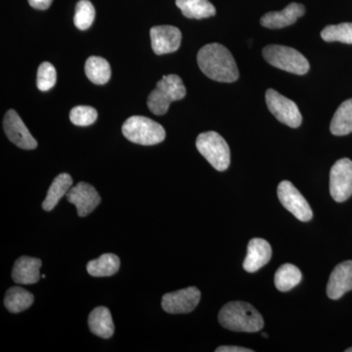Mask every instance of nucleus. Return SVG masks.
<instances>
[{
  "label": "nucleus",
  "instance_id": "14",
  "mask_svg": "<svg viewBox=\"0 0 352 352\" xmlns=\"http://www.w3.org/2000/svg\"><path fill=\"white\" fill-rule=\"evenodd\" d=\"M352 289V261L338 264L327 285V295L331 300H339Z\"/></svg>",
  "mask_w": 352,
  "mask_h": 352
},
{
  "label": "nucleus",
  "instance_id": "31",
  "mask_svg": "<svg viewBox=\"0 0 352 352\" xmlns=\"http://www.w3.org/2000/svg\"><path fill=\"white\" fill-rule=\"evenodd\" d=\"M217 352H254L252 349H245V347L236 346H219L215 349Z\"/></svg>",
  "mask_w": 352,
  "mask_h": 352
},
{
  "label": "nucleus",
  "instance_id": "8",
  "mask_svg": "<svg viewBox=\"0 0 352 352\" xmlns=\"http://www.w3.org/2000/svg\"><path fill=\"white\" fill-rule=\"evenodd\" d=\"M330 193L338 203L349 200L352 196V161L340 159L331 168Z\"/></svg>",
  "mask_w": 352,
  "mask_h": 352
},
{
  "label": "nucleus",
  "instance_id": "7",
  "mask_svg": "<svg viewBox=\"0 0 352 352\" xmlns=\"http://www.w3.org/2000/svg\"><path fill=\"white\" fill-rule=\"evenodd\" d=\"M265 100L270 112L282 124L293 129H296L302 124V113L295 102L289 100L271 88L266 91Z\"/></svg>",
  "mask_w": 352,
  "mask_h": 352
},
{
  "label": "nucleus",
  "instance_id": "13",
  "mask_svg": "<svg viewBox=\"0 0 352 352\" xmlns=\"http://www.w3.org/2000/svg\"><path fill=\"white\" fill-rule=\"evenodd\" d=\"M150 36L153 51L157 55L175 52L182 43V32L173 25H157L152 28Z\"/></svg>",
  "mask_w": 352,
  "mask_h": 352
},
{
  "label": "nucleus",
  "instance_id": "9",
  "mask_svg": "<svg viewBox=\"0 0 352 352\" xmlns=\"http://www.w3.org/2000/svg\"><path fill=\"white\" fill-rule=\"evenodd\" d=\"M277 195L282 206L300 221L307 222L314 217L309 204L300 192L292 184L284 180L278 185Z\"/></svg>",
  "mask_w": 352,
  "mask_h": 352
},
{
  "label": "nucleus",
  "instance_id": "32",
  "mask_svg": "<svg viewBox=\"0 0 352 352\" xmlns=\"http://www.w3.org/2000/svg\"><path fill=\"white\" fill-rule=\"evenodd\" d=\"M263 337H264V338H268V335H267V333H263Z\"/></svg>",
  "mask_w": 352,
  "mask_h": 352
},
{
  "label": "nucleus",
  "instance_id": "10",
  "mask_svg": "<svg viewBox=\"0 0 352 352\" xmlns=\"http://www.w3.org/2000/svg\"><path fill=\"white\" fill-rule=\"evenodd\" d=\"M201 300L200 289L196 287L179 289L166 294L162 300V307L170 314H185L193 311Z\"/></svg>",
  "mask_w": 352,
  "mask_h": 352
},
{
  "label": "nucleus",
  "instance_id": "4",
  "mask_svg": "<svg viewBox=\"0 0 352 352\" xmlns=\"http://www.w3.org/2000/svg\"><path fill=\"white\" fill-rule=\"evenodd\" d=\"M122 131L124 138L139 145L159 144L166 138V131L161 124L142 116L129 118L124 122Z\"/></svg>",
  "mask_w": 352,
  "mask_h": 352
},
{
  "label": "nucleus",
  "instance_id": "2",
  "mask_svg": "<svg viewBox=\"0 0 352 352\" xmlns=\"http://www.w3.org/2000/svg\"><path fill=\"white\" fill-rule=\"evenodd\" d=\"M219 321L222 327L233 332L256 333L263 330V317L252 305L231 302L221 308Z\"/></svg>",
  "mask_w": 352,
  "mask_h": 352
},
{
  "label": "nucleus",
  "instance_id": "3",
  "mask_svg": "<svg viewBox=\"0 0 352 352\" xmlns=\"http://www.w3.org/2000/svg\"><path fill=\"white\" fill-rule=\"evenodd\" d=\"M185 95L186 88L180 76H164L148 97V108L154 115H164L168 112L171 102L182 100Z\"/></svg>",
  "mask_w": 352,
  "mask_h": 352
},
{
  "label": "nucleus",
  "instance_id": "22",
  "mask_svg": "<svg viewBox=\"0 0 352 352\" xmlns=\"http://www.w3.org/2000/svg\"><path fill=\"white\" fill-rule=\"evenodd\" d=\"M85 75L90 82L95 85H105L110 80L111 72L110 64L107 60L102 57L91 56L88 58L85 66Z\"/></svg>",
  "mask_w": 352,
  "mask_h": 352
},
{
  "label": "nucleus",
  "instance_id": "30",
  "mask_svg": "<svg viewBox=\"0 0 352 352\" xmlns=\"http://www.w3.org/2000/svg\"><path fill=\"white\" fill-rule=\"evenodd\" d=\"M32 8L38 10H47L52 4L53 0H28Z\"/></svg>",
  "mask_w": 352,
  "mask_h": 352
},
{
  "label": "nucleus",
  "instance_id": "11",
  "mask_svg": "<svg viewBox=\"0 0 352 352\" xmlns=\"http://www.w3.org/2000/svg\"><path fill=\"white\" fill-rule=\"evenodd\" d=\"M4 131L11 142L24 150H34L38 142L32 135L20 116L14 110L6 113L3 120Z\"/></svg>",
  "mask_w": 352,
  "mask_h": 352
},
{
  "label": "nucleus",
  "instance_id": "15",
  "mask_svg": "<svg viewBox=\"0 0 352 352\" xmlns=\"http://www.w3.org/2000/svg\"><path fill=\"white\" fill-rule=\"evenodd\" d=\"M272 258V249L267 241L261 238H254L248 245L247 256L243 267L247 272H256L270 263Z\"/></svg>",
  "mask_w": 352,
  "mask_h": 352
},
{
  "label": "nucleus",
  "instance_id": "5",
  "mask_svg": "<svg viewBox=\"0 0 352 352\" xmlns=\"http://www.w3.org/2000/svg\"><path fill=\"white\" fill-rule=\"evenodd\" d=\"M196 147L215 170L224 171L230 166V149L224 138L217 132L201 133L197 138Z\"/></svg>",
  "mask_w": 352,
  "mask_h": 352
},
{
  "label": "nucleus",
  "instance_id": "27",
  "mask_svg": "<svg viewBox=\"0 0 352 352\" xmlns=\"http://www.w3.org/2000/svg\"><path fill=\"white\" fill-rule=\"evenodd\" d=\"M95 18V9L89 0H80L76 6L74 23L80 31H85L91 27Z\"/></svg>",
  "mask_w": 352,
  "mask_h": 352
},
{
  "label": "nucleus",
  "instance_id": "6",
  "mask_svg": "<svg viewBox=\"0 0 352 352\" xmlns=\"http://www.w3.org/2000/svg\"><path fill=\"white\" fill-rule=\"evenodd\" d=\"M264 59L271 66L295 75H305L309 71V63L302 53L283 45H268L263 51Z\"/></svg>",
  "mask_w": 352,
  "mask_h": 352
},
{
  "label": "nucleus",
  "instance_id": "21",
  "mask_svg": "<svg viewBox=\"0 0 352 352\" xmlns=\"http://www.w3.org/2000/svg\"><path fill=\"white\" fill-rule=\"evenodd\" d=\"M119 256L113 254H104L100 258L90 261L87 263L88 274L94 277H110L120 270Z\"/></svg>",
  "mask_w": 352,
  "mask_h": 352
},
{
  "label": "nucleus",
  "instance_id": "33",
  "mask_svg": "<svg viewBox=\"0 0 352 352\" xmlns=\"http://www.w3.org/2000/svg\"><path fill=\"white\" fill-rule=\"evenodd\" d=\"M346 352H352V347H351V349H347Z\"/></svg>",
  "mask_w": 352,
  "mask_h": 352
},
{
  "label": "nucleus",
  "instance_id": "17",
  "mask_svg": "<svg viewBox=\"0 0 352 352\" xmlns=\"http://www.w3.org/2000/svg\"><path fill=\"white\" fill-rule=\"evenodd\" d=\"M43 261L39 258L21 256L14 264L12 270L13 281L20 285L36 284L41 278V270Z\"/></svg>",
  "mask_w": 352,
  "mask_h": 352
},
{
  "label": "nucleus",
  "instance_id": "28",
  "mask_svg": "<svg viewBox=\"0 0 352 352\" xmlns=\"http://www.w3.org/2000/svg\"><path fill=\"white\" fill-rule=\"evenodd\" d=\"M98 113L90 106H76L69 112V120L75 126H88L96 122Z\"/></svg>",
  "mask_w": 352,
  "mask_h": 352
},
{
  "label": "nucleus",
  "instance_id": "18",
  "mask_svg": "<svg viewBox=\"0 0 352 352\" xmlns=\"http://www.w3.org/2000/svg\"><path fill=\"white\" fill-rule=\"evenodd\" d=\"M88 327L95 336L102 339H110L115 332L110 310L104 307L94 308L88 317Z\"/></svg>",
  "mask_w": 352,
  "mask_h": 352
},
{
  "label": "nucleus",
  "instance_id": "23",
  "mask_svg": "<svg viewBox=\"0 0 352 352\" xmlns=\"http://www.w3.org/2000/svg\"><path fill=\"white\" fill-rule=\"evenodd\" d=\"M331 132L336 136H344L352 132V99L340 104L333 115L330 126Z\"/></svg>",
  "mask_w": 352,
  "mask_h": 352
},
{
  "label": "nucleus",
  "instance_id": "12",
  "mask_svg": "<svg viewBox=\"0 0 352 352\" xmlns=\"http://www.w3.org/2000/svg\"><path fill=\"white\" fill-rule=\"evenodd\" d=\"M67 199L76 206L78 217H85L91 214L101 203V197L92 185L80 182L72 187L67 193Z\"/></svg>",
  "mask_w": 352,
  "mask_h": 352
},
{
  "label": "nucleus",
  "instance_id": "16",
  "mask_svg": "<svg viewBox=\"0 0 352 352\" xmlns=\"http://www.w3.org/2000/svg\"><path fill=\"white\" fill-rule=\"evenodd\" d=\"M305 12V9L302 4L293 2L279 12L265 14L261 18V23L267 29H282V28L295 24L296 20L302 17Z\"/></svg>",
  "mask_w": 352,
  "mask_h": 352
},
{
  "label": "nucleus",
  "instance_id": "24",
  "mask_svg": "<svg viewBox=\"0 0 352 352\" xmlns=\"http://www.w3.org/2000/svg\"><path fill=\"white\" fill-rule=\"evenodd\" d=\"M34 298L32 294L21 287H13L7 291L4 305L8 311L19 314L31 307Z\"/></svg>",
  "mask_w": 352,
  "mask_h": 352
},
{
  "label": "nucleus",
  "instance_id": "29",
  "mask_svg": "<svg viewBox=\"0 0 352 352\" xmlns=\"http://www.w3.org/2000/svg\"><path fill=\"white\" fill-rule=\"evenodd\" d=\"M57 73L50 62H43L38 67L36 85L41 91H48L56 85Z\"/></svg>",
  "mask_w": 352,
  "mask_h": 352
},
{
  "label": "nucleus",
  "instance_id": "26",
  "mask_svg": "<svg viewBox=\"0 0 352 352\" xmlns=\"http://www.w3.org/2000/svg\"><path fill=\"white\" fill-rule=\"evenodd\" d=\"M321 38L327 43L352 44V23L328 25L321 32Z\"/></svg>",
  "mask_w": 352,
  "mask_h": 352
},
{
  "label": "nucleus",
  "instance_id": "20",
  "mask_svg": "<svg viewBox=\"0 0 352 352\" xmlns=\"http://www.w3.org/2000/svg\"><path fill=\"white\" fill-rule=\"evenodd\" d=\"M175 4L189 19H205L217 13L215 7L208 0H175Z\"/></svg>",
  "mask_w": 352,
  "mask_h": 352
},
{
  "label": "nucleus",
  "instance_id": "1",
  "mask_svg": "<svg viewBox=\"0 0 352 352\" xmlns=\"http://www.w3.org/2000/svg\"><path fill=\"white\" fill-rule=\"evenodd\" d=\"M199 68L210 80L219 82H234L239 78L237 64L230 51L219 43H210L198 53Z\"/></svg>",
  "mask_w": 352,
  "mask_h": 352
},
{
  "label": "nucleus",
  "instance_id": "25",
  "mask_svg": "<svg viewBox=\"0 0 352 352\" xmlns=\"http://www.w3.org/2000/svg\"><path fill=\"white\" fill-rule=\"evenodd\" d=\"M302 274L296 265L291 263L284 264L278 268L275 273L274 283L280 292H289L300 283Z\"/></svg>",
  "mask_w": 352,
  "mask_h": 352
},
{
  "label": "nucleus",
  "instance_id": "19",
  "mask_svg": "<svg viewBox=\"0 0 352 352\" xmlns=\"http://www.w3.org/2000/svg\"><path fill=\"white\" fill-rule=\"evenodd\" d=\"M72 185H73V179L68 173H61L56 176L52 184L50 185L47 195L43 203V210L50 212L56 207L59 201L67 195L69 190L72 188Z\"/></svg>",
  "mask_w": 352,
  "mask_h": 352
}]
</instances>
